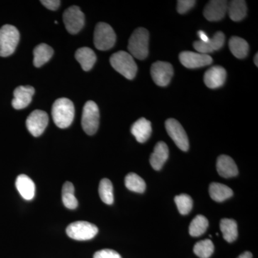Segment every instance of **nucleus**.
Returning <instances> with one entry per match:
<instances>
[{"mask_svg": "<svg viewBox=\"0 0 258 258\" xmlns=\"http://www.w3.org/2000/svg\"><path fill=\"white\" fill-rule=\"evenodd\" d=\"M62 18L66 30L72 35L79 33L84 26L85 15L79 7H70L64 12Z\"/></svg>", "mask_w": 258, "mask_h": 258, "instance_id": "1a4fd4ad", "label": "nucleus"}, {"mask_svg": "<svg viewBox=\"0 0 258 258\" xmlns=\"http://www.w3.org/2000/svg\"><path fill=\"white\" fill-rule=\"evenodd\" d=\"M227 78V72L223 67L215 66L210 68L204 76V81L208 88L212 89L223 86Z\"/></svg>", "mask_w": 258, "mask_h": 258, "instance_id": "dca6fc26", "label": "nucleus"}, {"mask_svg": "<svg viewBox=\"0 0 258 258\" xmlns=\"http://www.w3.org/2000/svg\"><path fill=\"white\" fill-rule=\"evenodd\" d=\"M98 192L103 203L108 205L113 203L114 198H113V184L109 179H103L100 181Z\"/></svg>", "mask_w": 258, "mask_h": 258, "instance_id": "c756f323", "label": "nucleus"}, {"mask_svg": "<svg viewBox=\"0 0 258 258\" xmlns=\"http://www.w3.org/2000/svg\"><path fill=\"white\" fill-rule=\"evenodd\" d=\"M17 189L23 199L32 200L35 195V185L33 181L25 174H20L15 181Z\"/></svg>", "mask_w": 258, "mask_h": 258, "instance_id": "aec40b11", "label": "nucleus"}, {"mask_svg": "<svg viewBox=\"0 0 258 258\" xmlns=\"http://www.w3.org/2000/svg\"><path fill=\"white\" fill-rule=\"evenodd\" d=\"M229 16L232 21L239 22L243 20L247 15V5L245 1L234 0L227 5Z\"/></svg>", "mask_w": 258, "mask_h": 258, "instance_id": "393cba45", "label": "nucleus"}, {"mask_svg": "<svg viewBox=\"0 0 258 258\" xmlns=\"http://www.w3.org/2000/svg\"><path fill=\"white\" fill-rule=\"evenodd\" d=\"M225 36L223 32H217L209 40V41L204 42L198 40L194 42L193 45L198 52L208 55V53L221 49L225 44Z\"/></svg>", "mask_w": 258, "mask_h": 258, "instance_id": "ddd939ff", "label": "nucleus"}, {"mask_svg": "<svg viewBox=\"0 0 258 258\" xmlns=\"http://www.w3.org/2000/svg\"><path fill=\"white\" fill-rule=\"evenodd\" d=\"M198 35H199V37H200V41L206 42L209 41V40L210 39L209 38L208 35H207V34L205 33V32L204 31H202V30L198 31Z\"/></svg>", "mask_w": 258, "mask_h": 258, "instance_id": "c9c22d12", "label": "nucleus"}, {"mask_svg": "<svg viewBox=\"0 0 258 258\" xmlns=\"http://www.w3.org/2000/svg\"><path fill=\"white\" fill-rule=\"evenodd\" d=\"M227 3L223 0H212L208 3L204 10V16L209 21L221 20L227 11Z\"/></svg>", "mask_w": 258, "mask_h": 258, "instance_id": "2eb2a0df", "label": "nucleus"}, {"mask_svg": "<svg viewBox=\"0 0 258 258\" xmlns=\"http://www.w3.org/2000/svg\"><path fill=\"white\" fill-rule=\"evenodd\" d=\"M75 188L74 184L70 181H66L63 184L62 189V200L64 206L69 210H75L77 208L79 203L75 196Z\"/></svg>", "mask_w": 258, "mask_h": 258, "instance_id": "bb28decb", "label": "nucleus"}, {"mask_svg": "<svg viewBox=\"0 0 258 258\" xmlns=\"http://www.w3.org/2000/svg\"><path fill=\"white\" fill-rule=\"evenodd\" d=\"M214 250H215V246L210 239L200 241V242H197L194 247V252L200 258L211 257Z\"/></svg>", "mask_w": 258, "mask_h": 258, "instance_id": "7c9ffc66", "label": "nucleus"}, {"mask_svg": "<svg viewBox=\"0 0 258 258\" xmlns=\"http://www.w3.org/2000/svg\"><path fill=\"white\" fill-rule=\"evenodd\" d=\"M209 226L208 219L203 215H199L194 218L189 225V232L192 237H199L206 232Z\"/></svg>", "mask_w": 258, "mask_h": 258, "instance_id": "cd10ccee", "label": "nucleus"}, {"mask_svg": "<svg viewBox=\"0 0 258 258\" xmlns=\"http://www.w3.org/2000/svg\"><path fill=\"white\" fill-rule=\"evenodd\" d=\"M93 258H122L118 252L113 249H104L97 251Z\"/></svg>", "mask_w": 258, "mask_h": 258, "instance_id": "72a5a7b5", "label": "nucleus"}, {"mask_svg": "<svg viewBox=\"0 0 258 258\" xmlns=\"http://www.w3.org/2000/svg\"><path fill=\"white\" fill-rule=\"evenodd\" d=\"M99 109L96 103L92 101L86 102L81 118V125L84 132L90 136L96 134L99 126Z\"/></svg>", "mask_w": 258, "mask_h": 258, "instance_id": "423d86ee", "label": "nucleus"}, {"mask_svg": "<svg viewBox=\"0 0 258 258\" xmlns=\"http://www.w3.org/2000/svg\"><path fill=\"white\" fill-rule=\"evenodd\" d=\"M125 185L127 189L134 192L143 193L146 189L145 181L135 173L127 174L125 178Z\"/></svg>", "mask_w": 258, "mask_h": 258, "instance_id": "c85d7f7f", "label": "nucleus"}, {"mask_svg": "<svg viewBox=\"0 0 258 258\" xmlns=\"http://www.w3.org/2000/svg\"><path fill=\"white\" fill-rule=\"evenodd\" d=\"M40 3L50 10H57L60 5L59 0H42Z\"/></svg>", "mask_w": 258, "mask_h": 258, "instance_id": "f704fd0d", "label": "nucleus"}, {"mask_svg": "<svg viewBox=\"0 0 258 258\" xmlns=\"http://www.w3.org/2000/svg\"><path fill=\"white\" fill-rule=\"evenodd\" d=\"M169 158V149L164 142H159L156 144L154 152L151 154L150 164L154 170H161Z\"/></svg>", "mask_w": 258, "mask_h": 258, "instance_id": "f3484780", "label": "nucleus"}, {"mask_svg": "<svg viewBox=\"0 0 258 258\" xmlns=\"http://www.w3.org/2000/svg\"><path fill=\"white\" fill-rule=\"evenodd\" d=\"M131 132L139 143L147 142L152 134V123L145 118H139L132 125Z\"/></svg>", "mask_w": 258, "mask_h": 258, "instance_id": "6ab92c4d", "label": "nucleus"}, {"mask_svg": "<svg viewBox=\"0 0 258 258\" xmlns=\"http://www.w3.org/2000/svg\"><path fill=\"white\" fill-rule=\"evenodd\" d=\"M112 67L125 79L132 80L137 73V66L132 55L125 51H118L110 57Z\"/></svg>", "mask_w": 258, "mask_h": 258, "instance_id": "7ed1b4c3", "label": "nucleus"}, {"mask_svg": "<svg viewBox=\"0 0 258 258\" xmlns=\"http://www.w3.org/2000/svg\"><path fill=\"white\" fill-rule=\"evenodd\" d=\"M179 60L184 67L190 69L204 67L212 64V58L210 55L190 51L181 52L179 54Z\"/></svg>", "mask_w": 258, "mask_h": 258, "instance_id": "f8f14e48", "label": "nucleus"}, {"mask_svg": "<svg viewBox=\"0 0 258 258\" xmlns=\"http://www.w3.org/2000/svg\"><path fill=\"white\" fill-rule=\"evenodd\" d=\"M257 57H258V54L256 53V55H255V56H254V64H256V66H257V67L258 66Z\"/></svg>", "mask_w": 258, "mask_h": 258, "instance_id": "4c0bfd02", "label": "nucleus"}, {"mask_svg": "<svg viewBox=\"0 0 258 258\" xmlns=\"http://www.w3.org/2000/svg\"><path fill=\"white\" fill-rule=\"evenodd\" d=\"M53 49L45 43L37 45L33 51V64L35 67L40 68L48 62L53 55Z\"/></svg>", "mask_w": 258, "mask_h": 258, "instance_id": "4be33fe9", "label": "nucleus"}, {"mask_svg": "<svg viewBox=\"0 0 258 258\" xmlns=\"http://www.w3.org/2000/svg\"><path fill=\"white\" fill-rule=\"evenodd\" d=\"M229 47L232 55L237 58L243 59L247 57L249 52V45L244 39L239 37H232L229 41Z\"/></svg>", "mask_w": 258, "mask_h": 258, "instance_id": "b1692460", "label": "nucleus"}, {"mask_svg": "<svg viewBox=\"0 0 258 258\" xmlns=\"http://www.w3.org/2000/svg\"><path fill=\"white\" fill-rule=\"evenodd\" d=\"M52 116L55 125L66 128L72 124L75 116L74 103L66 98L56 100L52 105Z\"/></svg>", "mask_w": 258, "mask_h": 258, "instance_id": "f257e3e1", "label": "nucleus"}, {"mask_svg": "<svg viewBox=\"0 0 258 258\" xmlns=\"http://www.w3.org/2000/svg\"><path fill=\"white\" fill-rule=\"evenodd\" d=\"M209 192L212 200L217 203L225 201L233 195V191L229 186L217 182L210 185Z\"/></svg>", "mask_w": 258, "mask_h": 258, "instance_id": "5701e85b", "label": "nucleus"}, {"mask_svg": "<svg viewBox=\"0 0 258 258\" xmlns=\"http://www.w3.org/2000/svg\"><path fill=\"white\" fill-rule=\"evenodd\" d=\"M217 170L224 178L234 177L238 174V169L235 161L227 155H221L217 161Z\"/></svg>", "mask_w": 258, "mask_h": 258, "instance_id": "a211bd4d", "label": "nucleus"}, {"mask_svg": "<svg viewBox=\"0 0 258 258\" xmlns=\"http://www.w3.org/2000/svg\"><path fill=\"white\" fill-rule=\"evenodd\" d=\"M174 74V69L169 62L157 61L151 68L153 81L161 87L168 86Z\"/></svg>", "mask_w": 258, "mask_h": 258, "instance_id": "9d476101", "label": "nucleus"}, {"mask_svg": "<svg viewBox=\"0 0 258 258\" xmlns=\"http://www.w3.org/2000/svg\"><path fill=\"white\" fill-rule=\"evenodd\" d=\"M220 230L224 239L227 242H232L238 236L237 224L235 220L231 219H223L220 221Z\"/></svg>", "mask_w": 258, "mask_h": 258, "instance_id": "a878e982", "label": "nucleus"}, {"mask_svg": "<svg viewBox=\"0 0 258 258\" xmlns=\"http://www.w3.org/2000/svg\"><path fill=\"white\" fill-rule=\"evenodd\" d=\"M75 57L85 71H91L97 59L94 51L87 47H81L76 51Z\"/></svg>", "mask_w": 258, "mask_h": 258, "instance_id": "412c9836", "label": "nucleus"}, {"mask_svg": "<svg viewBox=\"0 0 258 258\" xmlns=\"http://www.w3.org/2000/svg\"><path fill=\"white\" fill-rule=\"evenodd\" d=\"M237 258H252V254L249 252H244Z\"/></svg>", "mask_w": 258, "mask_h": 258, "instance_id": "e433bc0d", "label": "nucleus"}, {"mask_svg": "<svg viewBox=\"0 0 258 258\" xmlns=\"http://www.w3.org/2000/svg\"><path fill=\"white\" fill-rule=\"evenodd\" d=\"M196 1L194 0H179L177 2V11L179 14H184L195 6Z\"/></svg>", "mask_w": 258, "mask_h": 258, "instance_id": "473e14b6", "label": "nucleus"}, {"mask_svg": "<svg viewBox=\"0 0 258 258\" xmlns=\"http://www.w3.org/2000/svg\"><path fill=\"white\" fill-rule=\"evenodd\" d=\"M94 45L98 50H108L114 46L116 35L113 29L108 24H97L94 32Z\"/></svg>", "mask_w": 258, "mask_h": 258, "instance_id": "39448f33", "label": "nucleus"}, {"mask_svg": "<svg viewBox=\"0 0 258 258\" xmlns=\"http://www.w3.org/2000/svg\"><path fill=\"white\" fill-rule=\"evenodd\" d=\"M14 98L12 101L13 108L21 110L30 104L32 96L35 94V88L30 86H20L15 88Z\"/></svg>", "mask_w": 258, "mask_h": 258, "instance_id": "4468645a", "label": "nucleus"}, {"mask_svg": "<svg viewBox=\"0 0 258 258\" xmlns=\"http://www.w3.org/2000/svg\"><path fill=\"white\" fill-rule=\"evenodd\" d=\"M48 121L49 117L46 112L35 110L27 118V128L33 137H40L48 125Z\"/></svg>", "mask_w": 258, "mask_h": 258, "instance_id": "9b49d317", "label": "nucleus"}, {"mask_svg": "<svg viewBox=\"0 0 258 258\" xmlns=\"http://www.w3.org/2000/svg\"><path fill=\"white\" fill-rule=\"evenodd\" d=\"M149 33L147 29L137 28L128 40V50L132 57L144 60L149 55Z\"/></svg>", "mask_w": 258, "mask_h": 258, "instance_id": "f03ea898", "label": "nucleus"}, {"mask_svg": "<svg viewBox=\"0 0 258 258\" xmlns=\"http://www.w3.org/2000/svg\"><path fill=\"white\" fill-rule=\"evenodd\" d=\"M98 232V229L96 225L86 221L73 222L66 228V233L69 237L76 240H91Z\"/></svg>", "mask_w": 258, "mask_h": 258, "instance_id": "0eeeda50", "label": "nucleus"}, {"mask_svg": "<svg viewBox=\"0 0 258 258\" xmlns=\"http://www.w3.org/2000/svg\"><path fill=\"white\" fill-rule=\"evenodd\" d=\"M165 126L166 132L178 148L183 152H187L189 147V139L181 123L174 118H169L166 120Z\"/></svg>", "mask_w": 258, "mask_h": 258, "instance_id": "6e6552de", "label": "nucleus"}, {"mask_svg": "<svg viewBox=\"0 0 258 258\" xmlns=\"http://www.w3.org/2000/svg\"><path fill=\"white\" fill-rule=\"evenodd\" d=\"M20 32L11 25H5L0 28V56L8 57L14 53L20 41Z\"/></svg>", "mask_w": 258, "mask_h": 258, "instance_id": "20e7f679", "label": "nucleus"}, {"mask_svg": "<svg viewBox=\"0 0 258 258\" xmlns=\"http://www.w3.org/2000/svg\"><path fill=\"white\" fill-rule=\"evenodd\" d=\"M174 202H175L178 210L181 215H188L192 209V199L186 194H181V195L176 196L174 198Z\"/></svg>", "mask_w": 258, "mask_h": 258, "instance_id": "2f4dec72", "label": "nucleus"}]
</instances>
